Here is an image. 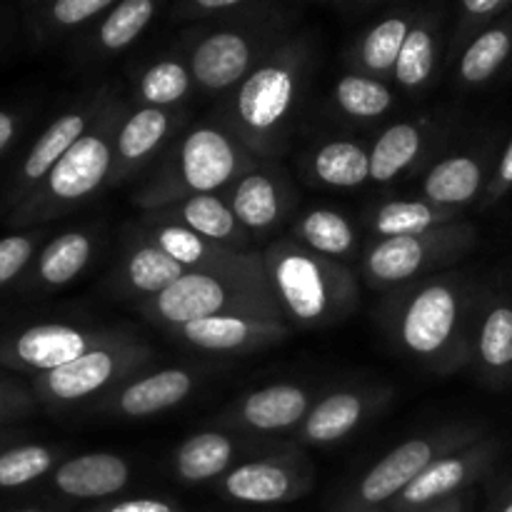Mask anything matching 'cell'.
<instances>
[{
	"instance_id": "6da1fadb",
	"label": "cell",
	"mask_w": 512,
	"mask_h": 512,
	"mask_svg": "<svg viewBox=\"0 0 512 512\" xmlns=\"http://www.w3.org/2000/svg\"><path fill=\"white\" fill-rule=\"evenodd\" d=\"M468 303L460 278H425L385 300L383 325L408 358L450 373L468 360Z\"/></svg>"
},
{
	"instance_id": "7a4b0ae2",
	"label": "cell",
	"mask_w": 512,
	"mask_h": 512,
	"mask_svg": "<svg viewBox=\"0 0 512 512\" xmlns=\"http://www.w3.org/2000/svg\"><path fill=\"white\" fill-rule=\"evenodd\" d=\"M263 263L285 320L298 328H330L358 308V278L345 263L310 253L290 238L273 240Z\"/></svg>"
},
{
	"instance_id": "3957f363",
	"label": "cell",
	"mask_w": 512,
	"mask_h": 512,
	"mask_svg": "<svg viewBox=\"0 0 512 512\" xmlns=\"http://www.w3.org/2000/svg\"><path fill=\"white\" fill-rule=\"evenodd\" d=\"M258 165L260 160L225 125H195L170 148L153 178L135 190L133 203L150 213L193 195H223Z\"/></svg>"
},
{
	"instance_id": "277c9868",
	"label": "cell",
	"mask_w": 512,
	"mask_h": 512,
	"mask_svg": "<svg viewBox=\"0 0 512 512\" xmlns=\"http://www.w3.org/2000/svg\"><path fill=\"white\" fill-rule=\"evenodd\" d=\"M310 48L305 40L280 43L230 98L223 125L255 155L268 158L278 153L305 78Z\"/></svg>"
},
{
	"instance_id": "5b68a950",
	"label": "cell",
	"mask_w": 512,
	"mask_h": 512,
	"mask_svg": "<svg viewBox=\"0 0 512 512\" xmlns=\"http://www.w3.org/2000/svg\"><path fill=\"white\" fill-rule=\"evenodd\" d=\"M140 313L150 323L170 333L195 320L220 318V315H250V318L285 320L273 290L235 283L228 278H213L203 273H188L170 285L165 293L140 303Z\"/></svg>"
},
{
	"instance_id": "8992f818",
	"label": "cell",
	"mask_w": 512,
	"mask_h": 512,
	"mask_svg": "<svg viewBox=\"0 0 512 512\" xmlns=\"http://www.w3.org/2000/svg\"><path fill=\"white\" fill-rule=\"evenodd\" d=\"M125 120L123 103L110 98L88 133L60 158L40 183L38 198L30 200V213L53 215L58 210L73 208L85 198L98 193L103 185H110L115 160V138Z\"/></svg>"
},
{
	"instance_id": "52a82bcc",
	"label": "cell",
	"mask_w": 512,
	"mask_h": 512,
	"mask_svg": "<svg viewBox=\"0 0 512 512\" xmlns=\"http://www.w3.org/2000/svg\"><path fill=\"white\" fill-rule=\"evenodd\" d=\"M278 23L220 25L200 35L188 53V68L198 88L220 93L240 85L275 48H278Z\"/></svg>"
},
{
	"instance_id": "ba28073f",
	"label": "cell",
	"mask_w": 512,
	"mask_h": 512,
	"mask_svg": "<svg viewBox=\"0 0 512 512\" xmlns=\"http://www.w3.org/2000/svg\"><path fill=\"white\" fill-rule=\"evenodd\" d=\"M473 228L465 223L445 225L425 235L383 238L373 243L363 260V278L373 290L398 288L415 278L453 263L473 245Z\"/></svg>"
},
{
	"instance_id": "9c48e42d",
	"label": "cell",
	"mask_w": 512,
	"mask_h": 512,
	"mask_svg": "<svg viewBox=\"0 0 512 512\" xmlns=\"http://www.w3.org/2000/svg\"><path fill=\"white\" fill-rule=\"evenodd\" d=\"M153 350L135 335L125 333L115 343L93 350L58 370L43 373L35 380V390L45 403L75 405L100 393H113L118 385L133 378L150 363Z\"/></svg>"
},
{
	"instance_id": "30bf717a",
	"label": "cell",
	"mask_w": 512,
	"mask_h": 512,
	"mask_svg": "<svg viewBox=\"0 0 512 512\" xmlns=\"http://www.w3.org/2000/svg\"><path fill=\"white\" fill-rule=\"evenodd\" d=\"M475 435L463 428H440L433 433L415 435L390 450L380 458L355 485L348 498V508L373 510L378 505L393 503L418 475H423L430 465L443 460L445 455L463 450L475 443Z\"/></svg>"
},
{
	"instance_id": "8fae6325",
	"label": "cell",
	"mask_w": 512,
	"mask_h": 512,
	"mask_svg": "<svg viewBox=\"0 0 512 512\" xmlns=\"http://www.w3.org/2000/svg\"><path fill=\"white\" fill-rule=\"evenodd\" d=\"M140 235H143L145 240H150V243L158 245L160 250H165L173 260H178L188 273L228 278L235 280V283L270 290L268 275H265L263 253H258V250L238 253V250L210 243V240L200 238V235L190 233V230L185 228H178V225L145 223Z\"/></svg>"
},
{
	"instance_id": "7c38bea8",
	"label": "cell",
	"mask_w": 512,
	"mask_h": 512,
	"mask_svg": "<svg viewBox=\"0 0 512 512\" xmlns=\"http://www.w3.org/2000/svg\"><path fill=\"white\" fill-rule=\"evenodd\" d=\"M125 335V330H103V328H78V325L45 323L23 330L10 343V363L18 368L35 370V373H50L93 350L105 348Z\"/></svg>"
},
{
	"instance_id": "4fadbf2b",
	"label": "cell",
	"mask_w": 512,
	"mask_h": 512,
	"mask_svg": "<svg viewBox=\"0 0 512 512\" xmlns=\"http://www.w3.org/2000/svg\"><path fill=\"white\" fill-rule=\"evenodd\" d=\"M313 485L310 468L298 455L248 460L223 478V493L235 503L275 505L303 498Z\"/></svg>"
},
{
	"instance_id": "5bb4252c",
	"label": "cell",
	"mask_w": 512,
	"mask_h": 512,
	"mask_svg": "<svg viewBox=\"0 0 512 512\" xmlns=\"http://www.w3.org/2000/svg\"><path fill=\"white\" fill-rule=\"evenodd\" d=\"M170 335L188 348L203 350V353L235 355L283 343L290 335V325L285 320L220 315V318L195 320L183 328L170 330Z\"/></svg>"
},
{
	"instance_id": "9a60e30c",
	"label": "cell",
	"mask_w": 512,
	"mask_h": 512,
	"mask_svg": "<svg viewBox=\"0 0 512 512\" xmlns=\"http://www.w3.org/2000/svg\"><path fill=\"white\" fill-rule=\"evenodd\" d=\"M390 390H335L310 408L293 433L298 445H335L358 430L375 410L388 403Z\"/></svg>"
},
{
	"instance_id": "2e32d148",
	"label": "cell",
	"mask_w": 512,
	"mask_h": 512,
	"mask_svg": "<svg viewBox=\"0 0 512 512\" xmlns=\"http://www.w3.org/2000/svg\"><path fill=\"white\" fill-rule=\"evenodd\" d=\"M490 460V445H468L463 450L445 455L435 465H430L423 475L413 480L398 498L390 503V512H420L433 505L458 498L463 488H468Z\"/></svg>"
},
{
	"instance_id": "e0dca14e",
	"label": "cell",
	"mask_w": 512,
	"mask_h": 512,
	"mask_svg": "<svg viewBox=\"0 0 512 512\" xmlns=\"http://www.w3.org/2000/svg\"><path fill=\"white\" fill-rule=\"evenodd\" d=\"M223 198L253 240L268 235L293 208V190L273 165H258L245 173Z\"/></svg>"
},
{
	"instance_id": "ac0fdd59",
	"label": "cell",
	"mask_w": 512,
	"mask_h": 512,
	"mask_svg": "<svg viewBox=\"0 0 512 512\" xmlns=\"http://www.w3.org/2000/svg\"><path fill=\"white\" fill-rule=\"evenodd\" d=\"M313 398L295 383H275L253 390L230 405L220 423L250 433H283L298 428L313 408Z\"/></svg>"
},
{
	"instance_id": "d6986e66",
	"label": "cell",
	"mask_w": 512,
	"mask_h": 512,
	"mask_svg": "<svg viewBox=\"0 0 512 512\" xmlns=\"http://www.w3.org/2000/svg\"><path fill=\"white\" fill-rule=\"evenodd\" d=\"M145 223L178 225V228L190 230V233L200 235L210 243L238 250V253L253 250L250 248L253 235L238 223L223 195H193V198H185L180 203L150 210V213H145Z\"/></svg>"
},
{
	"instance_id": "ffe728a7",
	"label": "cell",
	"mask_w": 512,
	"mask_h": 512,
	"mask_svg": "<svg viewBox=\"0 0 512 512\" xmlns=\"http://www.w3.org/2000/svg\"><path fill=\"white\" fill-rule=\"evenodd\" d=\"M195 373L185 368L155 370L150 375L130 378L105 395L103 413L113 418H150L185 403L195 390Z\"/></svg>"
},
{
	"instance_id": "44dd1931",
	"label": "cell",
	"mask_w": 512,
	"mask_h": 512,
	"mask_svg": "<svg viewBox=\"0 0 512 512\" xmlns=\"http://www.w3.org/2000/svg\"><path fill=\"white\" fill-rule=\"evenodd\" d=\"M185 115L178 108H138L125 115L115 138V160L110 185H120L133 178L178 130Z\"/></svg>"
},
{
	"instance_id": "7402d4cb",
	"label": "cell",
	"mask_w": 512,
	"mask_h": 512,
	"mask_svg": "<svg viewBox=\"0 0 512 512\" xmlns=\"http://www.w3.org/2000/svg\"><path fill=\"white\" fill-rule=\"evenodd\" d=\"M113 98L110 90H100L93 100H88L80 108L68 110L60 118H55L48 128L43 130L35 145L30 148L28 158L23 160V168H20V180L23 185L33 188V185L43 183L48 178L50 170L60 163L65 153L88 133L90 125L95 123V118L100 115V110L105 108V103Z\"/></svg>"
},
{
	"instance_id": "603a6c76",
	"label": "cell",
	"mask_w": 512,
	"mask_h": 512,
	"mask_svg": "<svg viewBox=\"0 0 512 512\" xmlns=\"http://www.w3.org/2000/svg\"><path fill=\"white\" fill-rule=\"evenodd\" d=\"M183 275H188V270L178 260H173L165 250L138 235L128 243V250H125L118 273H115V283L123 293L133 295L143 303V300L165 293Z\"/></svg>"
},
{
	"instance_id": "cb8c5ba5",
	"label": "cell",
	"mask_w": 512,
	"mask_h": 512,
	"mask_svg": "<svg viewBox=\"0 0 512 512\" xmlns=\"http://www.w3.org/2000/svg\"><path fill=\"white\" fill-rule=\"evenodd\" d=\"M53 483L68 498H110L130 483V465L115 453L75 455L55 470Z\"/></svg>"
},
{
	"instance_id": "d4e9b609",
	"label": "cell",
	"mask_w": 512,
	"mask_h": 512,
	"mask_svg": "<svg viewBox=\"0 0 512 512\" xmlns=\"http://www.w3.org/2000/svg\"><path fill=\"white\" fill-rule=\"evenodd\" d=\"M458 223V210L440 208L425 198L388 200L370 213V230L383 238H408Z\"/></svg>"
},
{
	"instance_id": "484cf974",
	"label": "cell",
	"mask_w": 512,
	"mask_h": 512,
	"mask_svg": "<svg viewBox=\"0 0 512 512\" xmlns=\"http://www.w3.org/2000/svg\"><path fill=\"white\" fill-rule=\"evenodd\" d=\"M290 240L303 245L315 255L330 260H345L358 250V230L350 223L348 215L330 208H313L295 220L290 230Z\"/></svg>"
},
{
	"instance_id": "4316f807",
	"label": "cell",
	"mask_w": 512,
	"mask_h": 512,
	"mask_svg": "<svg viewBox=\"0 0 512 512\" xmlns=\"http://www.w3.org/2000/svg\"><path fill=\"white\" fill-rule=\"evenodd\" d=\"M428 140V125L403 120L378 135L370 148V180L393 183L420 160Z\"/></svg>"
},
{
	"instance_id": "83f0119b",
	"label": "cell",
	"mask_w": 512,
	"mask_h": 512,
	"mask_svg": "<svg viewBox=\"0 0 512 512\" xmlns=\"http://www.w3.org/2000/svg\"><path fill=\"white\" fill-rule=\"evenodd\" d=\"M235 460V440L220 430H203L185 438L173 453V473L183 483H205L225 470Z\"/></svg>"
},
{
	"instance_id": "f1b7e54d",
	"label": "cell",
	"mask_w": 512,
	"mask_h": 512,
	"mask_svg": "<svg viewBox=\"0 0 512 512\" xmlns=\"http://www.w3.org/2000/svg\"><path fill=\"white\" fill-rule=\"evenodd\" d=\"M483 165L473 155H450L430 168L423 180V195L440 208H463L483 190Z\"/></svg>"
},
{
	"instance_id": "f546056e",
	"label": "cell",
	"mask_w": 512,
	"mask_h": 512,
	"mask_svg": "<svg viewBox=\"0 0 512 512\" xmlns=\"http://www.w3.org/2000/svg\"><path fill=\"white\" fill-rule=\"evenodd\" d=\"M415 18L410 13H395L375 23L363 38L358 40L353 50V60L350 63L358 68V73L373 75L380 78L385 73H393L398 55L403 50L405 38H408L410 28H413Z\"/></svg>"
},
{
	"instance_id": "4dcf8cb0",
	"label": "cell",
	"mask_w": 512,
	"mask_h": 512,
	"mask_svg": "<svg viewBox=\"0 0 512 512\" xmlns=\"http://www.w3.org/2000/svg\"><path fill=\"white\" fill-rule=\"evenodd\" d=\"M310 173L330 188H360L370 180V150L355 140H330L310 155Z\"/></svg>"
},
{
	"instance_id": "1f68e13d",
	"label": "cell",
	"mask_w": 512,
	"mask_h": 512,
	"mask_svg": "<svg viewBox=\"0 0 512 512\" xmlns=\"http://www.w3.org/2000/svg\"><path fill=\"white\" fill-rule=\"evenodd\" d=\"M95 240L85 230H70V233L58 235L45 245L35 263V275L38 283L45 288H60L68 285L70 280L78 278L88 263L93 260Z\"/></svg>"
},
{
	"instance_id": "d6a6232c",
	"label": "cell",
	"mask_w": 512,
	"mask_h": 512,
	"mask_svg": "<svg viewBox=\"0 0 512 512\" xmlns=\"http://www.w3.org/2000/svg\"><path fill=\"white\" fill-rule=\"evenodd\" d=\"M438 60V20L415 15V23L405 38L395 63L393 78L405 90H420L430 83Z\"/></svg>"
},
{
	"instance_id": "836d02e7",
	"label": "cell",
	"mask_w": 512,
	"mask_h": 512,
	"mask_svg": "<svg viewBox=\"0 0 512 512\" xmlns=\"http://www.w3.org/2000/svg\"><path fill=\"white\" fill-rule=\"evenodd\" d=\"M160 5L155 0H123L100 18L93 33V48L103 55L123 53L153 23Z\"/></svg>"
},
{
	"instance_id": "e575fe53",
	"label": "cell",
	"mask_w": 512,
	"mask_h": 512,
	"mask_svg": "<svg viewBox=\"0 0 512 512\" xmlns=\"http://www.w3.org/2000/svg\"><path fill=\"white\" fill-rule=\"evenodd\" d=\"M195 80L183 58H160L140 73L135 98L140 108H178L193 90Z\"/></svg>"
},
{
	"instance_id": "d590c367",
	"label": "cell",
	"mask_w": 512,
	"mask_h": 512,
	"mask_svg": "<svg viewBox=\"0 0 512 512\" xmlns=\"http://www.w3.org/2000/svg\"><path fill=\"white\" fill-rule=\"evenodd\" d=\"M395 95L380 78L365 73H348L335 83L333 105L355 120H373L388 113Z\"/></svg>"
},
{
	"instance_id": "8d00e7d4",
	"label": "cell",
	"mask_w": 512,
	"mask_h": 512,
	"mask_svg": "<svg viewBox=\"0 0 512 512\" xmlns=\"http://www.w3.org/2000/svg\"><path fill=\"white\" fill-rule=\"evenodd\" d=\"M512 50V33L510 28H488L480 33L473 43L465 48L463 58H460L458 73L465 85H483L485 80L493 78L503 63L508 60Z\"/></svg>"
},
{
	"instance_id": "74e56055",
	"label": "cell",
	"mask_w": 512,
	"mask_h": 512,
	"mask_svg": "<svg viewBox=\"0 0 512 512\" xmlns=\"http://www.w3.org/2000/svg\"><path fill=\"white\" fill-rule=\"evenodd\" d=\"M475 355L488 373H503L512 365V308L493 305L480 320Z\"/></svg>"
},
{
	"instance_id": "f35d334b",
	"label": "cell",
	"mask_w": 512,
	"mask_h": 512,
	"mask_svg": "<svg viewBox=\"0 0 512 512\" xmlns=\"http://www.w3.org/2000/svg\"><path fill=\"white\" fill-rule=\"evenodd\" d=\"M183 20H218L220 25H243L280 20V8L250 0H188L175 10Z\"/></svg>"
},
{
	"instance_id": "ab89813d",
	"label": "cell",
	"mask_w": 512,
	"mask_h": 512,
	"mask_svg": "<svg viewBox=\"0 0 512 512\" xmlns=\"http://www.w3.org/2000/svg\"><path fill=\"white\" fill-rule=\"evenodd\" d=\"M55 455L43 445H20L0 453V488H20L48 473Z\"/></svg>"
},
{
	"instance_id": "60d3db41",
	"label": "cell",
	"mask_w": 512,
	"mask_h": 512,
	"mask_svg": "<svg viewBox=\"0 0 512 512\" xmlns=\"http://www.w3.org/2000/svg\"><path fill=\"white\" fill-rule=\"evenodd\" d=\"M113 5V0H58L50 5V23L55 28L73 30L90 23L98 15H105Z\"/></svg>"
},
{
	"instance_id": "b9f144b4",
	"label": "cell",
	"mask_w": 512,
	"mask_h": 512,
	"mask_svg": "<svg viewBox=\"0 0 512 512\" xmlns=\"http://www.w3.org/2000/svg\"><path fill=\"white\" fill-rule=\"evenodd\" d=\"M33 235H8L0 240V285L10 283L33 258Z\"/></svg>"
},
{
	"instance_id": "7bdbcfd3",
	"label": "cell",
	"mask_w": 512,
	"mask_h": 512,
	"mask_svg": "<svg viewBox=\"0 0 512 512\" xmlns=\"http://www.w3.org/2000/svg\"><path fill=\"white\" fill-rule=\"evenodd\" d=\"M103 512H180V508H175V505L168 503V500L133 498V500H123V503L110 505V508H105Z\"/></svg>"
},
{
	"instance_id": "ee69618b",
	"label": "cell",
	"mask_w": 512,
	"mask_h": 512,
	"mask_svg": "<svg viewBox=\"0 0 512 512\" xmlns=\"http://www.w3.org/2000/svg\"><path fill=\"white\" fill-rule=\"evenodd\" d=\"M508 8V0H465V3L460 5V13L468 20H485L490 18V15H498Z\"/></svg>"
},
{
	"instance_id": "f6af8a7d",
	"label": "cell",
	"mask_w": 512,
	"mask_h": 512,
	"mask_svg": "<svg viewBox=\"0 0 512 512\" xmlns=\"http://www.w3.org/2000/svg\"><path fill=\"white\" fill-rule=\"evenodd\" d=\"M510 185H512V140L508 148H505L503 160H500L498 165V173H495L493 188H490V200H493L495 195L503 193V190H508Z\"/></svg>"
},
{
	"instance_id": "bcb514c9",
	"label": "cell",
	"mask_w": 512,
	"mask_h": 512,
	"mask_svg": "<svg viewBox=\"0 0 512 512\" xmlns=\"http://www.w3.org/2000/svg\"><path fill=\"white\" fill-rule=\"evenodd\" d=\"M13 135H15V118L10 113H3V110H0V153L8 148Z\"/></svg>"
},
{
	"instance_id": "7dc6e473",
	"label": "cell",
	"mask_w": 512,
	"mask_h": 512,
	"mask_svg": "<svg viewBox=\"0 0 512 512\" xmlns=\"http://www.w3.org/2000/svg\"><path fill=\"white\" fill-rule=\"evenodd\" d=\"M420 512H463V503H460V498H450L445 500V503H438L433 505V508L420 510Z\"/></svg>"
},
{
	"instance_id": "c3c4849f",
	"label": "cell",
	"mask_w": 512,
	"mask_h": 512,
	"mask_svg": "<svg viewBox=\"0 0 512 512\" xmlns=\"http://www.w3.org/2000/svg\"><path fill=\"white\" fill-rule=\"evenodd\" d=\"M500 512H512V500L508 505H503V508H500Z\"/></svg>"
},
{
	"instance_id": "681fc988",
	"label": "cell",
	"mask_w": 512,
	"mask_h": 512,
	"mask_svg": "<svg viewBox=\"0 0 512 512\" xmlns=\"http://www.w3.org/2000/svg\"><path fill=\"white\" fill-rule=\"evenodd\" d=\"M358 512H378V510H358Z\"/></svg>"
},
{
	"instance_id": "f907efd6",
	"label": "cell",
	"mask_w": 512,
	"mask_h": 512,
	"mask_svg": "<svg viewBox=\"0 0 512 512\" xmlns=\"http://www.w3.org/2000/svg\"><path fill=\"white\" fill-rule=\"evenodd\" d=\"M20 512H38V510H20Z\"/></svg>"
}]
</instances>
